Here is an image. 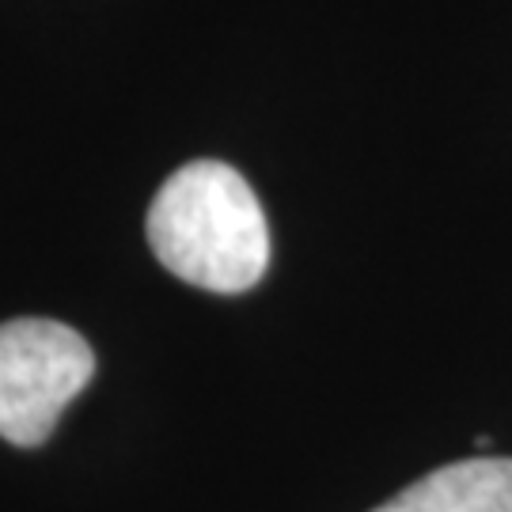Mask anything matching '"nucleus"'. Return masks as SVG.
<instances>
[{
  "label": "nucleus",
  "mask_w": 512,
  "mask_h": 512,
  "mask_svg": "<svg viewBox=\"0 0 512 512\" xmlns=\"http://www.w3.org/2000/svg\"><path fill=\"white\" fill-rule=\"evenodd\" d=\"M148 243L164 270L209 293L255 289L270 266V224L251 183L220 160L179 167L148 205Z\"/></svg>",
  "instance_id": "obj_1"
},
{
  "label": "nucleus",
  "mask_w": 512,
  "mask_h": 512,
  "mask_svg": "<svg viewBox=\"0 0 512 512\" xmlns=\"http://www.w3.org/2000/svg\"><path fill=\"white\" fill-rule=\"evenodd\" d=\"M92 376L95 353L73 327L57 319L0 323V437L38 448Z\"/></svg>",
  "instance_id": "obj_2"
},
{
  "label": "nucleus",
  "mask_w": 512,
  "mask_h": 512,
  "mask_svg": "<svg viewBox=\"0 0 512 512\" xmlns=\"http://www.w3.org/2000/svg\"><path fill=\"white\" fill-rule=\"evenodd\" d=\"M372 512H512V459L437 467Z\"/></svg>",
  "instance_id": "obj_3"
}]
</instances>
